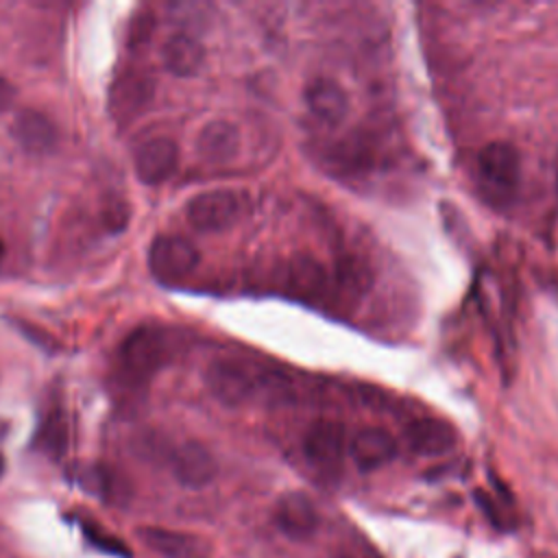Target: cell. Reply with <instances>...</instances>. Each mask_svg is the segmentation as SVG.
Returning <instances> with one entry per match:
<instances>
[{
	"label": "cell",
	"mask_w": 558,
	"mask_h": 558,
	"mask_svg": "<svg viewBox=\"0 0 558 558\" xmlns=\"http://www.w3.org/2000/svg\"><path fill=\"white\" fill-rule=\"evenodd\" d=\"M170 344L159 327L142 325L133 329L120 344L124 371L135 379L153 377L168 360Z\"/></svg>",
	"instance_id": "obj_1"
},
{
	"label": "cell",
	"mask_w": 558,
	"mask_h": 558,
	"mask_svg": "<svg viewBox=\"0 0 558 558\" xmlns=\"http://www.w3.org/2000/svg\"><path fill=\"white\" fill-rule=\"evenodd\" d=\"M259 384L262 379H257L244 362L233 357H216L205 368L207 390L227 408L244 405L255 395Z\"/></svg>",
	"instance_id": "obj_2"
},
{
	"label": "cell",
	"mask_w": 558,
	"mask_h": 558,
	"mask_svg": "<svg viewBox=\"0 0 558 558\" xmlns=\"http://www.w3.org/2000/svg\"><path fill=\"white\" fill-rule=\"evenodd\" d=\"M148 268L159 281H181L192 275L201 262L196 244L177 233H161L148 246Z\"/></svg>",
	"instance_id": "obj_3"
},
{
	"label": "cell",
	"mask_w": 558,
	"mask_h": 558,
	"mask_svg": "<svg viewBox=\"0 0 558 558\" xmlns=\"http://www.w3.org/2000/svg\"><path fill=\"white\" fill-rule=\"evenodd\" d=\"M242 214V198L233 190L198 192L185 203V220L203 233H218L235 225Z\"/></svg>",
	"instance_id": "obj_4"
},
{
	"label": "cell",
	"mask_w": 558,
	"mask_h": 558,
	"mask_svg": "<svg viewBox=\"0 0 558 558\" xmlns=\"http://www.w3.org/2000/svg\"><path fill=\"white\" fill-rule=\"evenodd\" d=\"M477 174L482 185L497 198H508L521 177V157L508 142H490L477 153Z\"/></svg>",
	"instance_id": "obj_5"
},
{
	"label": "cell",
	"mask_w": 558,
	"mask_h": 558,
	"mask_svg": "<svg viewBox=\"0 0 558 558\" xmlns=\"http://www.w3.org/2000/svg\"><path fill=\"white\" fill-rule=\"evenodd\" d=\"M155 96V83L146 72L129 70L122 72L109 87V113L116 122L129 124L137 116H142Z\"/></svg>",
	"instance_id": "obj_6"
},
{
	"label": "cell",
	"mask_w": 558,
	"mask_h": 558,
	"mask_svg": "<svg viewBox=\"0 0 558 558\" xmlns=\"http://www.w3.org/2000/svg\"><path fill=\"white\" fill-rule=\"evenodd\" d=\"M179 166V146L170 137H150L142 142L133 153L135 177L146 185H159L168 181Z\"/></svg>",
	"instance_id": "obj_7"
},
{
	"label": "cell",
	"mask_w": 558,
	"mask_h": 558,
	"mask_svg": "<svg viewBox=\"0 0 558 558\" xmlns=\"http://www.w3.org/2000/svg\"><path fill=\"white\" fill-rule=\"evenodd\" d=\"M170 469L174 480L192 490L209 486L218 473L216 458L196 440H185L170 451Z\"/></svg>",
	"instance_id": "obj_8"
},
{
	"label": "cell",
	"mask_w": 558,
	"mask_h": 558,
	"mask_svg": "<svg viewBox=\"0 0 558 558\" xmlns=\"http://www.w3.org/2000/svg\"><path fill=\"white\" fill-rule=\"evenodd\" d=\"M303 100H305L310 116L325 126H338L340 122H344V118L349 116V109H351L347 89L329 76L312 78L305 85Z\"/></svg>",
	"instance_id": "obj_9"
},
{
	"label": "cell",
	"mask_w": 558,
	"mask_h": 558,
	"mask_svg": "<svg viewBox=\"0 0 558 558\" xmlns=\"http://www.w3.org/2000/svg\"><path fill=\"white\" fill-rule=\"evenodd\" d=\"M11 135L28 155H48L59 144L57 124L41 111L24 107L11 120Z\"/></svg>",
	"instance_id": "obj_10"
},
{
	"label": "cell",
	"mask_w": 558,
	"mask_h": 558,
	"mask_svg": "<svg viewBox=\"0 0 558 558\" xmlns=\"http://www.w3.org/2000/svg\"><path fill=\"white\" fill-rule=\"evenodd\" d=\"M275 523L288 538L303 541L316 532L318 510L305 493L290 490L281 495L275 506Z\"/></svg>",
	"instance_id": "obj_11"
},
{
	"label": "cell",
	"mask_w": 558,
	"mask_h": 558,
	"mask_svg": "<svg viewBox=\"0 0 558 558\" xmlns=\"http://www.w3.org/2000/svg\"><path fill=\"white\" fill-rule=\"evenodd\" d=\"M303 451L318 469L336 466L344 453V425L331 418L312 423L303 438Z\"/></svg>",
	"instance_id": "obj_12"
},
{
	"label": "cell",
	"mask_w": 558,
	"mask_h": 558,
	"mask_svg": "<svg viewBox=\"0 0 558 558\" xmlns=\"http://www.w3.org/2000/svg\"><path fill=\"white\" fill-rule=\"evenodd\" d=\"M349 453L357 469L362 471H375L397 456V440L395 436L384 427H362L353 434L349 442Z\"/></svg>",
	"instance_id": "obj_13"
},
{
	"label": "cell",
	"mask_w": 558,
	"mask_h": 558,
	"mask_svg": "<svg viewBox=\"0 0 558 558\" xmlns=\"http://www.w3.org/2000/svg\"><path fill=\"white\" fill-rule=\"evenodd\" d=\"M405 442L418 456H442L458 442V432L442 418H414L405 425Z\"/></svg>",
	"instance_id": "obj_14"
},
{
	"label": "cell",
	"mask_w": 558,
	"mask_h": 558,
	"mask_svg": "<svg viewBox=\"0 0 558 558\" xmlns=\"http://www.w3.org/2000/svg\"><path fill=\"white\" fill-rule=\"evenodd\" d=\"M240 150V131L229 120L205 122L196 135V155L205 163L225 166L235 159Z\"/></svg>",
	"instance_id": "obj_15"
},
{
	"label": "cell",
	"mask_w": 558,
	"mask_h": 558,
	"mask_svg": "<svg viewBox=\"0 0 558 558\" xmlns=\"http://www.w3.org/2000/svg\"><path fill=\"white\" fill-rule=\"evenodd\" d=\"M161 65L179 78H190L198 74L203 61H205V48L192 33L177 31L166 37L159 50Z\"/></svg>",
	"instance_id": "obj_16"
},
{
	"label": "cell",
	"mask_w": 558,
	"mask_h": 558,
	"mask_svg": "<svg viewBox=\"0 0 558 558\" xmlns=\"http://www.w3.org/2000/svg\"><path fill=\"white\" fill-rule=\"evenodd\" d=\"M137 538L163 558H205V543L185 532L144 525L137 527Z\"/></svg>",
	"instance_id": "obj_17"
},
{
	"label": "cell",
	"mask_w": 558,
	"mask_h": 558,
	"mask_svg": "<svg viewBox=\"0 0 558 558\" xmlns=\"http://www.w3.org/2000/svg\"><path fill=\"white\" fill-rule=\"evenodd\" d=\"M35 445L50 458H61L68 445V423L61 410H52L41 421Z\"/></svg>",
	"instance_id": "obj_18"
},
{
	"label": "cell",
	"mask_w": 558,
	"mask_h": 558,
	"mask_svg": "<svg viewBox=\"0 0 558 558\" xmlns=\"http://www.w3.org/2000/svg\"><path fill=\"white\" fill-rule=\"evenodd\" d=\"M323 279H325V272L312 259H301L292 264V283L301 292H307V294L316 292L323 286Z\"/></svg>",
	"instance_id": "obj_19"
},
{
	"label": "cell",
	"mask_w": 558,
	"mask_h": 558,
	"mask_svg": "<svg viewBox=\"0 0 558 558\" xmlns=\"http://www.w3.org/2000/svg\"><path fill=\"white\" fill-rule=\"evenodd\" d=\"M129 216H131V209L126 205L124 198H109L102 207V225L109 233H120L126 229V222H129Z\"/></svg>",
	"instance_id": "obj_20"
},
{
	"label": "cell",
	"mask_w": 558,
	"mask_h": 558,
	"mask_svg": "<svg viewBox=\"0 0 558 558\" xmlns=\"http://www.w3.org/2000/svg\"><path fill=\"white\" fill-rule=\"evenodd\" d=\"M153 28H155V17L153 13L148 11H137L133 17H131V24H129V31H126V39H129V46H144L150 35H153Z\"/></svg>",
	"instance_id": "obj_21"
},
{
	"label": "cell",
	"mask_w": 558,
	"mask_h": 558,
	"mask_svg": "<svg viewBox=\"0 0 558 558\" xmlns=\"http://www.w3.org/2000/svg\"><path fill=\"white\" fill-rule=\"evenodd\" d=\"M85 536L89 538V543H94L102 551H109V554H116V556H124V558L131 556L124 543H120L118 538L105 534L102 530H94L92 525H85Z\"/></svg>",
	"instance_id": "obj_22"
},
{
	"label": "cell",
	"mask_w": 558,
	"mask_h": 558,
	"mask_svg": "<svg viewBox=\"0 0 558 558\" xmlns=\"http://www.w3.org/2000/svg\"><path fill=\"white\" fill-rule=\"evenodd\" d=\"M15 96H17L15 85H13L7 76H2V74H0V113L9 111V109L13 107Z\"/></svg>",
	"instance_id": "obj_23"
},
{
	"label": "cell",
	"mask_w": 558,
	"mask_h": 558,
	"mask_svg": "<svg viewBox=\"0 0 558 558\" xmlns=\"http://www.w3.org/2000/svg\"><path fill=\"white\" fill-rule=\"evenodd\" d=\"M331 558H355V556H351V554H347V551H336Z\"/></svg>",
	"instance_id": "obj_24"
},
{
	"label": "cell",
	"mask_w": 558,
	"mask_h": 558,
	"mask_svg": "<svg viewBox=\"0 0 558 558\" xmlns=\"http://www.w3.org/2000/svg\"><path fill=\"white\" fill-rule=\"evenodd\" d=\"M2 257H4V242L0 240V264H2Z\"/></svg>",
	"instance_id": "obj_25"
},
{
	"label": "cell",
	"mask_w": 558,
	"mask_h": 558,
	"mask_svg": "<svg viewBox=\"0 0 558 558\" xmlns=\"http://www.w3.org/2000/svg\"><path fill=\"white\" fill-rule=\"evenodd\" d=\"M2 473H4V458L0 456V477H2Z\"/></svg>",
	"instance_id": "obj_26"
},
{
	"label": "cell",
	"mask_w": 558,
	"mask_h": 558,
	"mask_svg": "<svg viewBox=\"0 0 558 558\" xmlns=\"http://www.w3.org/2000/svg\"><path fill=\"white\" fill-rule=\"evenodd\" d=\"M556 187H558V168H556Z\"/></svg>",
	"instance_id": "obj_27"
}]
</instances>
